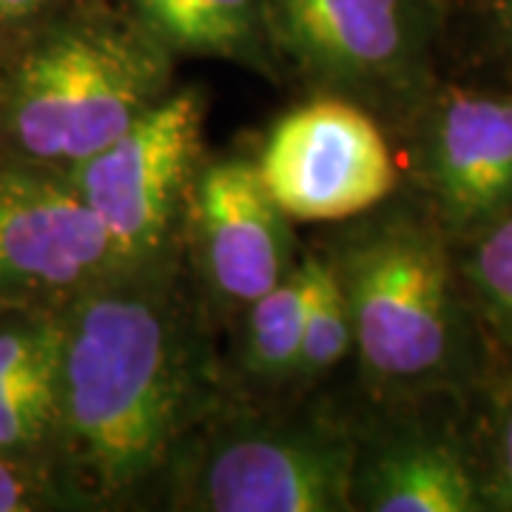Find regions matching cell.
Segmentation results:
<instances>
[{"label": "cell", "mask_w": 512, "mask_h": 512, "mask_svg": "<svg viewBox=\"0 0 512 512\" xmlns=\"http://www.w3.org/2000/svg\"><path fill=\"white\" fill-rule=\"evenodd\" d=\"M308 265H311V299H308L302 348L293 373L299 379L325 376L353 348L348 296L342 291L333 262L325 256H308Z\"/></svg>", "instance_id": "cell-15"}, {"label": "cell", "mask_w": 512, "mask_h": 512, "mask_svg": "<svg viewBox=\"0 0 512 512\" xmlns=\"http://www.w3.org/2000/svg\"><path fill=\"white\" fill-rule=\"evenodd\" d=\"M55 439L97 501L140 493L174 456L200 399L202 367L163 259L123 268L60 308Z\"/></svg>", "instance_id": "cell-1"}, {"label": "cell", "mask_w": 512, "mask_h": 512, "mask_svg": "<svg viewBox=\"0 0 512 512\" xmlns=\"http://www.w3.org/2000/svg\"><path fill=\"white\" fill-rule=\"evenodd\" d=\"M137 26L165 52L262 63V0H131Z\"/></svg>", "instance_id": "cell-13"}, {"label": "cell", "mask_w": 512, "mask_h": 512, "mask_svg": "<svg viewBox=\"0 0 512 512\" xmlns=\"http://www.w3.org/2000/svg\"><path fill=\"white\" fill-rule=\"evenodd\" d=\"M57 0H0V23H20V20L37 18Z\"/></svg>", "instance_id": "cell-19"}, {"label": "cell", "mask_w": 512, "mask_h": 512, "mask_svg": "<svg viewBox=\"0 0 512 512\" xmlns=\"http://www.w3.org/2000/svg\"><path fill=\"white\" fill-rule=\"evenodd\" d=\"M256 171L291 222L350 220L396 188V160L382 128L342 94L311 97L282 114Z\"/></svg>", "instance_id": "cell-6"}, {"label": "cell", "mask_w": 512, "mask_h": 512, "mask_svg": "<svg viewBox=\"0 0 512 512\" xmlns=\"http://www.w3.org/2000/svg\"><path fill=\"white\" fill-rule=\"evenodd\" d=\"M419 177L450 237L467 242L512 217V94H441L421 123Z\"/></svg>", "instance_id": "cell-9"}, {"label": "cell", "mask_w": 512, "mask_h": 512, "mask_svg": "<svg viewBox=\"0 0 512 512\" xmlns=\"http://www.w3.org/2000/svg\"><path fill=\"white\" fill-rule=\"evenodd\" d=\"M495 20L512 43V0H495Z\"/></svg>", "instance_id": "cell-20"}, {"label": "cell", "mask_w": 512, "mask_h": 512, "mask_svg": "<svg viewBox=\"0 0 512 512\" xmlns=\"http://www.w3.org/2000/svg\"><path fill=\"white\" fill-rule=\"evenodd\" d=\"M356 510L478 512L487 510L484 478L467 453L439 433H399L370 456L359 453Z\"/></svg>", "instance_id": "cell-11"}, {"label": "cell", "mask_w": 512, "mask_h": 512, "mask_svg": "<svg viewBox=\"0 0 512 512\" xmlns=\"http://www.w3.org/2000/svg\"><path fill=\"white\" fill-rule=\"evenodd\" d=\"M168 52L137 29L66 26L20 60L6 126L35 163L72 165L114 143L165 97Z\"/></svg>", "instance_id": "cell-3"}, {"label": "cell", "mask_w": 512, "mask_h": 512, "mask_svg": "<svg viewBox=\"0 0 512 512\" xmlns=\"http://www.w3.org/2000/svg\"><path fill=\"white\" fill-rule=\"evenodd\" d=\"M487 501L512 510V387L495 404L493 416V476L484 481Z\"/></svg>", "instance_id": "cell-18"}, {"label": "cell", "mask_w": 512, "mask_h": 512, "mask_svg": "<svg viewBox=\"0 0 512 512\" xmlns=\"http://www.w3.org/2000/svg\"><path fill=\"white\" fill-rule=\"evenodd\" d=\"M359 450L322 424H245L211 441L185 478L205 512H348Z\"/></svg>", "instance_id": "cell-5"}, {"label": "cell", "mask_w": 512, "mask_h": 512, "mask_svg": "<svg viewBox=\"0 0 512 512\" xmlns=\"http://www.w3.org/2000/svg\"><path fill=\"white\" fill-rule=\"evenodd\" d=\"M330 262L348 296L353 348L376 387H436L464 370L467 322L439 222H373Z\"/></svg>", "instance_id": "cell-2"}, {"label": "cell", "mask_w": 512, "mask_h": 512, "mask_svg": "<svg viewBox=\"0 0 512 512\" xmlns=\"http://www.w3.org/2000/svg\"><path fill=\"white\" fill-rule=\"evenodd\" d=\"M49 498V476L32 456L0 453V512H26L43 507Z\"/></svg>", "instance_id": "cell-17"}, {"label": "cell", "mask_w": 512, "mask_h": 512, "mask_svg": "<svg viewBox=\"0 0 512 512\" xmlns=\"http://www.w3.org/2000/svg\"><path fill=\"white\" fill-rule=\"evenodd\" d=\"M464 276L473 285L481 308L493 319L512 348V217L484 234L467 239Z\"/></svg>", "instance_id": "cell-16"}, {"label": "cell", "mask_w": 512, "mask_h": 512, "mask_svg": "<svg viewBox=\"0 0 512 512\" xmlns=\"http://www.w3.org/2000/svg\"><path fill=\"white\" fill-rule=\"evenodd\" d=\"M117 271L109 231L69 177L0 168V316L60 311Z\"/></svg>", "instance_id": "cell-7"}, {"label": "cell", "mask_w": 512, "mask_h": 512, "mask_svg": "<svg viewBox=\"0 0 512 512\" xmlns=\"http://www.w3.org/2000/svg\"><path fill=\"white\" fill-rule=\"evenodd\" d=\"M60 356V311L23 313L0 328V453L32 456L55 439Z\"/></svg>", "instance_id": "cell-12"}, {"label": "cell", "mask_w": 512, "mask_h": 512, "mask_svg": "<svg viewBox=\"0 0 512 512\" xmlns=\"http://www.w3.org/2000/svg\"><path fill=\"white\" fill-rule=\"evenodd\" d=\"M185 217L202 279L225 302L251 305L293 271L291 217L276 205L256 163L200 165Z\"/></svg>", "instance_id": "cell-10"}, {"label": "cell", "mask_w": 512, "mask_h": 512, "mask_svg": "<svg viewBox=\"0 0 512 512\" xmlns=\"http://www.w3.org/2000/svg\"><path fill=\"white\" fill-rule=\"evenodd\" d=\"M268 43L353 94H404L419 83L430 23L419 0H262Z\"/></svg>", "instance_id": "cell-8"}, {"label": "cell", "mask_w": 512, "mask_h": 512, "mask_svg": "<svg viewBox=\"0 0 512 512\" xmlns=\"http://www.w3.org/2000/svg\"><path fill=\"white\" fill-rule=\"evenodd\" d=\"M205 100L165 94L114 143L69 168V180L109 231L123 268L163 259L200 171Z\"/></svg>", "instance_id": "cell-4"}, {"label": "cell", "mask_w": 512, "mask_h": 512, "mask_svg": "<svg viewBox=\"0 0 512 512\" xmlns=\"http://www.w3.org/2000/svg\"><path fill=\"white\" fill-rule=\"evenodd\" d=\"M311 299L308 256L293 265L279 285L251 302L245 325V367L259 379H291L302 348L305 313Z\"/></svg>", "instance_id": "cell-14"}]
</instances>
